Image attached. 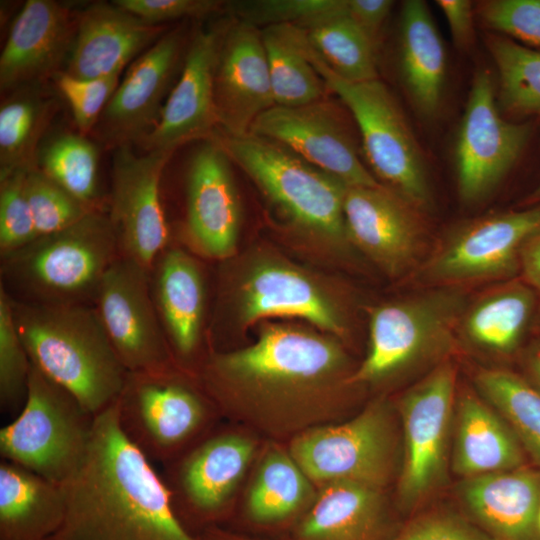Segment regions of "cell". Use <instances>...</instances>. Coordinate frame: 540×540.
<instances>
[{
    "instance_id": "obj_13",
    "label": "cell",
    "mask_w": 540,
    "mask_h": 540,
    "mask_svg": "<svg viewBox=\"0 0 540 540\" xmlns=\"http://www.w3.org/2000/svg\"><path fill=\"white\" fill-rule=\"evenodd\" d=\"M456 378L450 357L431 368L400 400L404 456L399 494L407 509L419 505L443 480Z\"/></svg>"
},
{
    "instance_id": "obj_24",
    "label": "cell",
    "mask_w": 540,
    "mask_h": 540,
    "mask_svg": "<svg viewBox=\"0 0 540 540\" xmlns=\"http://www.w3.org/2000/svg\"><path fill=\"white\" fill-rule=\"evenodd\" d=\"M163 34L162 25L146 23L114 2L94 3L77 18L64 72L82 79L121 74Z\"/></svg>"
},
{
    "instance_id": "obj_39",
    "label": "cell",
    "mask_w": 540,
    "mask_h": 540,
    "mask_svg": "<svg viewBox=\"0 0 540 540\" xmlns=\"http://www.w3.org/2000/svg\"><path fill=\"white\" fill-rule=\"evenodd\" d=\"M49 105L31 93L18 94L0 108V172L36 167L35 149L47 123Z\"/></svg>"
},
{
    "instance_id": "obj_38",
    "label": "cell",
    "mask_w": 540,
    "mask_h": 540,
    "mask_svg": "<svg viewBox=\"0 0 540 540\" xmlns=\"http://www.w3.org/2000/svg\"><path fill=\"white\" fill-rule=\"evenodd\" d=\"M37 168L75 198L95 208L98 152L82 134H63L50 141Z\"/></svg>"
},
{
    "instance_id": "obj_26",
    "label": "cell",
    "mask_w": 540,
    "mask_h": 540,
    "mask_svg": "<svg viewBox=\"0 0 540 540\" xmlns=\"http://www.w3.org/2000/svg\"><path fill=\"white\" fill-rule=\"evenodd\" d=\"M459 495L470 519L492 540H540V469L522 467L463 479Z\"/></svg>"
},
{
    "instance_id": "obj_40",
    "label": "cell",
    "mask_w": 540,
    "mask_h": 540,
    "mask_svg": "<svg viewBox=\"0 0 540 540\" xmlns=\"http://www.w3.org/2000/svg\"><path fill=\"white\" fill-rule=\"evenodd\" d=\"M26 194L38 236L67 228L96 210L75 198L37 166L27 171Z\"/></svg>"
},
{
    "instance_id": "obj_9",
    "label": "cell",
    "mask_w": 540,
    "mask_h": 540,
    "mask_svg": "<svg viewBox=\"0 0 540 540\" xmlns=\"http://www.w3.org/2000/svg\"><path fill=\"white\" fill-rule=\"evenodd\" d=\"M94 415L32 363L19 415L0 430V454L58 484L79 466Z\"/></svg>"
},
{
    "instance_id": "obj_19",
    "label": "cell",
    "mask_w": 540,
    "mask_h": 540,
    "mask_svg": "<svg viewBox=\"0 0 540 540\" xmlns=\"http://www.w3.org/2000/svg\"><path fill=\"white\" fill-rule=\"evenodd\" d=\"M218 126L231 135L249 133L275 106L261 30L236 20L223 27L214 68Z\"/></svg>"
},
{
    "instance_id": "obj_2",
    "label": "cell",
    "mask_w": 540,
    "mask_h": 540,
    "mask_svg": "<svg viewBox=\"0 0 540 540\" xmlns=\"http://www.w3.org/2000/svg\"><path fill=\"white\" fill-rule=\"evenodd\" d=\"M10 298L17 330L38 370L94 416L119 398L128 371L95 307Z\"/></svg>"
},
{
    "instance_id": "obj_32",
    "label": "cell",
    "mask_w": 540,
    "mask_h": 540,
    "mask_svg": "<svg viewBox=\"0 0 540 540\" xmlns=\"http://www.w3.org/2000/svg\"><path fill=\"white\" fill-rule=\"evenodd\" d=\"M66 508L63 484L18 464H0V540H48Z\"/></svg>"
},
{
    "instance_id": "obj_25",
    "label": "cell",
    "mask_w": 540,
    "mask_h": 540,
    "mask_svg": "<svg viewBox=\"0 0 540 540\" xmlns=\"http://www.w3.org/2000/svg\"><path fill=\"white\" fill-rule=\"evenodd\" d=\"M76 24L68 9L56 1H26L11 25L1 52V90L52 73L68 57Z\"/></svg>"
},
{
    "instance_id": "obj_8",
    "label": "cell",
    "mask_w": 540,
    "mask_h": 540,
    "mask_svg": "<svg viewBox=\"0 0 540 540\" xmlns=\"http://www.w3.org/2000/svg\"><path fill=\"white\" fill-rule=\"evenodd\" d=\"M302 44L327 89L342 100L355 119L366 159L384 186L422 211L430 209L432 193L422 152L387 87L378 79L351 82L341 78L304 33Z\"/></svg>"
},
{
    "instance_id": "obj_43",
    "label": "cell",
    "mask_w": 540,
    "mask_h": 540,
    "mask_svg": "<svg viewBox=\"0 0 540 540\" xmlns=\"http://www.w3.org/2000/svg\"><path fill=\"white\" fill-rule=\"evenodd\" d=\"M342 0H246L229 2L227 6L237 20L257 28L294 25L302 26L327 13Z\"/></svg>"
},
{
    "instance_id": "obj_52",
    "label": "cell",
    "mask_w": 540,
    "mask_h": 540,
    "mask_svg": "<svg viewBox=\"0 0 540 540\" xmlns=\"http://www.w3.org/2000/svg\"><path fill=\"white\" fill-rule=\"evenodd\" d=\"M200 540H249L241 536L231 534L221 529L211 527L204 531Z\"/></svg>"
},
{
    "instance_id": "obj_31",
    "label": "cell",
    "mask_w": 540,
    "mask_h": 540,
    "mask_svg": "<svg viewBox=\"0 0 540 540\" xmlns=\"http://www.w3.org/2000/svg\"><path fill=\"white\" fill-rule=\"evenodd\" d=\"M399 73L416 111L424 118L438 115L447 73L444 43L424 1L402 4L399 27Z\"/></svg>"
},
{
    "instance_id": "obj_10",
    "label": "cell",
    "mask_w": 540,
    "mask_h": 540,
    "mask_svg": "<svg viewBox=\"0 0 540 540\" xmlns=\"http://www.w3.org/2000/svg\"><path fill=\"white\" fill-rule=\"evenodd\" d=\"M118 403L119 424L129 441L150 461L165 464L185 451L212 415L208 401L176 367L128 372Z\"/></svg>"
},
{
    "instance_id": "obj_47",
    "label": "cell",
    "mask_w": 540,
    "mask_h": 540,
    "mask_svg": "<svg viewBox=\"0 0 540 540\" xmlns=\"http://www.w3.org/2000/svg\"><path fill=\"white\" fill-rule=\"evenodd\" d=\"M116 5L146 23L162 22L185 17H201L217 11L222 2L213 0H115Z\"/></svg>"
},
{
    "instance_id": "obj_4",
    "label": "cell",
    "mask_w": 540,
    "mask_h": 540,
    "mask_svg": "<svg viewBox=\"0 0 540 540\" xmlns=\"http://www.w3.org/2000/svg\"><path fill=\"white\" fill-rule=\"evenodd\" d=\"M468 292L413 289L406 296L371 307L368 352L345 383L379 382L450 358Z\"/></svg>"
},
{
    "instance_id": "obj_42",
    "label": "cell",
    "mask_w": 540,
    "mask_h": 540,
    "mask_svg": "<svg viewBox=\"0 0 540 540\" xmlns=\"http://www.w3.org/2000/svg\"><path fill=\"white\" fill-rule=\"evenodd\" d=\"M27 171L28 169H16L0 172L1 257L24 247L38 237L26 194Z\"/></svg>"
},
{
    "instance_id": "obj_49",
    "label": "cell",
    "mask_w": 540,
    "mask_h": 540,
    "mask_svg": "<svg viewBox=\"0 0 540 540\" xmlns=\"http://www.w3.org/2000/svg\"><path fill=\"white\" fill-rule=\"evenodd\" d=\"M436 4L445 16L454 43L462 48L468 46L473 38L471 2L468 0H438Z\"/></svg>"
},
{
    "instance_id": "obj_48",
    "label": "cell",
    "mask_w": 540,
    "mask_h": 540,
    "mask_svg": "<svg viewBox=\"0 0 540 540\" xmlns=\"http://www.w3.org/2000/svg\"><path fill=\"white\" fill-rule=\"evenodd\" d=\"M390 0H346L349 17L376 44L378 33L393 6Z\"/></svg>"
},
{
    "instance_id": "obj_45",
    "label": "cell",
    "mask_w": 540,
    "mask_h": 540,
    "mask_svg": "<svg viewBox=\"0 0 540 540\" xmlns=\"http://www.w3.org/2000/svg\"><path fill=\"white\" fill-rule=\"evenodd\" d=\"M478 14L491 29L525 46L540 48V0H489Z\"/></svg>"
},
{
    "instance_id": "obj_35",
    "label": "cell",
    "mask_w": 540,
    "mask_h": 540,
    "mask_svg": "<svg viewBox=\"0 0 540 540\" xmlns=\"http://www.w3.org/2000/svg\"><path fill=\"white\" fill-rule=\"evenodd\" d=\"M481 397L508 423L526 455L540 469V390L523 374L501 367L477 370Z\"/></svg>"
},
{
    "instance_id": "obj_1",
    "label": "cell",
    "mask_w": 540,
    "mask_h": 540,
    "mask_svg": "<svg viewBox=\"0 0 540 540\" xmlns=\"http://www.w3.org/2000/svg\"><path fill=\"white\" fill-rule=\"evenodd\" d=\"M118 399L94 416L85 454L63 484L66 508L48 540H200L177 516L151 461L119 424Z\"/></svg>"
},
{
    "instance_id": "obj_53",
    "label": "cell",
    "mask_w": 540,
    "mask_h": 540,
    "mask_svg": "<svg viewBox=\"0 0 540 540\" xmlns=\"http://www.w3.org/2000/svg\"><path fill=\"white\" fill-rule=\"evenodd\" d=\"M527 204H539L540 203V183L535 190L527 197Z\"/></svg>"
},
{
    "instance_id": "obj_18",
    "label": "cell",
    "mask_w": 540,
    "mask_h": 540,
    "mask_svg": "<svg viewBox=\"0 0 540 540\" xmlns=\"http://www.w3.org/2000/svg\"><path fill=\"white\" fill-rule=\"evenodd\" d=\"M249 132L285 146L349 186L382 184L363 165L346 123L325 99L296 107L275 105Z\"/></svg>"
},
{
    "instance_id": "obj_6",
    "label": "cell",
    "mask_w": 540,
    "mask_h": 540,
    "mask_svg": "<svg viewBox=\"0 0 540 540\" xmlns=\"http://www.w3.org/2000/svg\"><path fill=\"white\" fill-rule=\"evenodd\" d=\"M120 254L109 217L94 210L2 257V272L28 301L84 303Z\"/></svg>"
},
{
    "instance_id": "obj_34",
    "label": "cell",
    "mask_w": 540,
    "mask_h": 540,
    "mask_svg": "<svg viewBox=\"0 0 540 540\" xmlns=\"http://www.w3.org/2000/svg\"><path fill=\"white\" fill-rule=\"evenodd\" d=\"M260 30L275 105L296 107L324 99L328 89L304 51L301 28L276 25Z\"/></svg>"
},
{
    "instance_id": "obj_55",
    "label": "cell",
    "mask_w": 540,
    "mask_h": 540,
    "mask_svg": "<svg viewBox=\"0 0 540 540\" xmlns=\"http://www.w3.org/2000/svg\"><path fill=\"white\" fill-rule=\"evenodd\" d=\"M537 529H538V533L540 537V502H539L538 513H537Z\"/></svg>"
},
{
    "instance_id": "obj_16",
    "label": "cell",
    "mask_w": 540,
    "mask_h": 540,
    "mask_svg": "<svg viewBox=\"0 0 540 540\" xmlns=\"http://www.w3.org/2000/svg\"><path fill=\"white\" fill-rule=\"evenodd\" d=\"M423 212L383 184L348 185L343 201L349 243L393 278L407 279L431 248Z\"/></svg>"
},
{
    "instance_id": "obj_7",
    "label": "cell",
    "mask_w": 540,
    "mask_h": 540,
    "mask_svg": "<svg viewBox=\"0 0 540 540\" xmlns=\"http://www.w3.org/2000/svg\"><path fill=\"white\" fill-rule=\"evenodd\" d=\"M540 229V205L471 219L434 241L407 278L413 289L470 291L520 276L521 252Z\"/></svg>"
},
{
    "instance_id": "obj_37",
    "label": "cell",
    "mask_w": 540,
    "mask_h": 540,
    "mask_svg": "<svg viewBox=\"0 0 540 540\" xmlns=\"http://www.w3.org/2000/svg\"><path fill=\"white\" fill-rule=\"evenodd\" d=\"M487 47L498 72V106L517 115H540V50L503 35H490Z\"/></svg>"
},
{
    "instance_id": "obj_36",
    "label": "cell",
    "mask_w": 540,
    "mask_h": 540,
    "mask_svg": "<svg viewBox=\"0 0 540 540\" xmlns=\"http://www.w3.org/2000/svg\"><path fill=\"white\" fill-rule=\"evenodd\" d=\"M308 479L291 455L279 450L268 453L248 496L249 516L260 524L277 523L290 517L310 497Z\"/></svg>"
},
{
    "instance_id": "obj_30",
    "label": "cell",
    "mask_w": 540,
    "mask_h": 540,
    "mask_svg": "<svg viewBox=\"0 0 540 540\" xmlns=\"http://www.w3.org/2000/svg\"><path fill=\"white\" fill-rule=\"evenodd\" d=\"M390 519L381 489L335 481L323 490L298 524L296 540H386Z\"/></svg>"
},
{
    "instance_id": "obj_15",
    "label": "cell",
    "mask_w": 540,
    "mask_h": 540,
    "mask_svg": "<svg viewBox=\"0 0 540 540\" xmlns=\"http://www.w3.org/2000/svg\"><path fill=\"white\" fill-rule=\"evenodd\" d=\"M234 300L237 317L245 326L286 317L303 319L332 336L342 337L348 330L346 311L332 289L275 254L259 255L242 270Z\"/></svg>"
},
{
    "instance_id": "obj_21",
    "label": "cell",
    "mask_w": 540,
    "mask_h": 540,
    "mask_svg": "<svg viewBox=\"0 0 540 540\" xmlns=\"http://www.w3.org/2000/svg\"><path fill=\"white\" fill-rule=\"evenodd\" d=\"M251 440L220 433L172 460L163 478L173 506L180 502L196 519H216L228 505L254 452Z\"/></svg>"
},
{
    "instance_id": "obj_14",
    "label": "cell",
    "mask_w": 540,
    "mask_h": 540,
    "mask_svg": "<svg viewBox=\"0 0 540 540\" xmlns=\"http://www.w3.org/2000/svg\"><path fill=\"white\" fill-rule=\"evenodd\" d=\"M149 277L150 272L120 254L104 274L93 299L106 334L128 372L176 367Z\"/></svg>"
},
{
    "instance_id": "obj_46",
    "label": "cell",
    "mask_w": 540,
    "mask_h": 540,
    "mask_svg": "<svg viewBox=\"0 0 540 540\" xmlns=\"http://www.w3.org/2000/svg\"><path fill=\"white\" fill-rule=\"evenodd\" d=\"M389 540H492L471 519L451 511H428L408 522Z\"/></svg>"
},
{
    "instance_id": "obj_28",
    "label": "cell",
    "mask_w": 540,
    "mask_h": 540,
    "mask_svg": "<svg viewBox=\"0 0 540 540\" xmlns=\"http://www.w3.org/2000/svg\"><path fill=\"white\" fill-rule=\"evenodd\" d=\"M152 271V296L172 354L189 358L199 345L204 320L201 270L189 253L170 248L160 254Z\"/></svg>"
},
{
    "instance_id": "obj_12",
    "label": "cell",
    "mask_w": 540,
    "mask_h": 540,
    "mask_svg": "<svg viewBox=\"0 0 540 540\" xmlns=\"http://www.w3.org/2000/svg\"><path fill=\"white\" fill-rule=\"evenodd\" d=\"M530 134L529 124L502 117L492 75L477 71L454 147L460 200L466 205L486 200L517 162Z\"/></svg>"
},
{
    "instance_id": "obj_29",
    "label": "cell",
    "mask_w": 540,
    "mask_h": 540,
    "mask_svg": "<svg viewBox=\"0 0 540 540\" xmlns=\"http://www.w3.org/2000/svg\"><path fill=\"white\" fill-rule=\"evenodd\" d=\"M453 471L463 479L516 469L527 455L504 418L476 393L465 390L456 402Z\"/></svg>"
},
{
    "instance_id": "obj_51",
    "label": "cell",
    "mask_w": 540,
    "mask_h": 540,
    "mask_svg": "<svg viewBox=\"0 0 540 540\" xmlns=\"http://www.w3.org/2000/svg\"><path fill=\"white\" fill-rule=\"evenodd\" d=\"M521 363L523 375L540 390V337L521 349Z\"/></svg>"
},
{
    "instance_id": "obj_5",
    "label": "cell",
    "mask_w": 540,
    "mask_h": 540,
    "mask_svg": "<svg viewBox=\"0 0 540 540\" xmlns=\"http://www.w3.org/2000/svg\"><path fill=\"white\" fill-rule=\"evenodd\" d=\"M230 160L302 232L336 247L350 244L344 222L347 184L285 146L252 133L213 134Z\"/></svg>"
},
{
    "instance_id": "obj_11",
    "label": "cell",
    "mask_w": 540,
    "mask_h": 540,
    "mask_svg": "<svg viewBox=\"0 0 540 540\" xmlns=\"http://www.w3.org/2000/svg\"><path fill=\"white\" fill-rule=\"evenodd\" d=\"M290 455L315 482L353 481L381 489L394 458L388 408L375 402L346 423L306 431L293 440Z\"/></svg>"
},
{
    "instance_id": "obj_54",
    "label": "cell",
    "mask_w": 540,
    "mask_h": 540,
    "mask_svg": "<svg viewBox=\"0 0 540 540\" xmlns=\"http://www.w3.org/2000/svg\"><path fill=\"white\" fill-rule=\"evenodd\" d=\"M533 327H535L540 332V306L538 308Z\"/></svg>"
},
{
    "instance_id": "obj_3",
    "label": "cell",
    "mask_w": 540,
    "mask_h": 540,
    "mask_svg": "<svg viewBox=\"0 0 540 540\" xmlns=\"http://www.w3.org/2000/svg\"><path fill=\"white\" fill-rule=\"evenodd\" d=\"M346 361L330 334L269 323L252 345L212 355L204 377L223 403L244 389L279 395L318 388L339 376Z\"/></svg>"
},
{
    "instance_id": "obj_41",
    "label": "cell",
    "mask_w": 540,
    "mask_h": 540,
    "mask_svg": "<svg viewBox=\"0 0 540 540\" xmlns=\"http://www.w3.org/2000/svg\"><path fill=\"white\" fill-rule=\"evenodd\" d=\"M31 361L17 330L11 298L0 288V402L5 411L25 402Z\"/></svg>"
},
{
    "instance_id": "obj_22",
    "label": "cell",
    "mask_w": 540,
    "mask_h": 540,
    "mask_svg": "<svg viewBox=\"0 0 540 540\" xmlns=\"http://www.w3.org/2000/svg\"><path fill=\"white\" fill-rule=\"evenodd\" d=\"M223 27L199 29L184 58L154 128L141 140L146 151L174 152L180 145L213 135L218 126L214 68Z\"/></svg>"
},
{
    "instance_id": "obj_33",
    "label": "cell",
    "mask_w": 540,
    "mask_h": 540,
    "mask_svg": "<svg viewBox=\"0 0 540 540\" xmlns=\"http://www.w3.org/2000/svg\"><path fill=\"white\" fill-rule=\"evenodd\" d=\"M299 28L326 65L341 78L351 82L378 79L376 44L349 17L346 0Z\"/></svg>"
},
{
    "instance_id": "obj_23",
    "label": "cell",
    "mask_w": 540,
    "mask_h": 540,
    "mask_svg": "<svg viewBox=\"0 0 540 540\" xmlns=\"http://www.w3.org/2000/svg\"><path fill=\"white\" fill-rule=\"evenodd\" d=\"M182 46L181 30H171L130 64L100 118L109 138L120 144L126 140L141 141L154 128Z\"/></svg>"
},
{
    "instance_id": "obj_20",
    "label": "cell",
    "mask_w": 540,
    "mask_h": 540,
    "mask_svg": "<svg viewBox=\"0 0 540 540\" xmlns=\"http://www.w3.org/2000/svg\"><path fill=\"white\" fill-rule=\"evenodd\" d=\"M229 161L218 144L208 141L188 170L185 235L195 252L211 259L230 258L239 238L241 203Z\"/></svg>"
},
{
    "instance_id": "obj_44",
    "label": "cell",
    "mask_w": 540,
    "mask_h": 540,
    "mask_svg": "<svg viewBox=\"0 0 540 540\" xmlns=\"http://www.w3.org/2000/svg\"><path fill=\"white\" fill-rule=\"evenodd\" d=\"M56 85L67 100L74 122L81 134L91 130L116 91L120 74L93 79L71 76L64 71L55 74Z\"/></svg>"
},
{
    "instance_id": "obj_27",
    "label": "cell",
    "mask_w": 540,
    "mask_h": 540,
    "mask_svg": "<svg viewBox=\"0 0 540 540\" xmlns=\"http://www.w3.org/2000/svg\"><path fill=\"white\" fill-rule=\"evenodd\" d=\"M539 294L521 276L483 287L464 306L457 343L496 356L515 354L533 327Z\"/></svg>"
},
{
    "instance_id": "obj_50",
    "label": "cell",
    "mask_w": 540,
    "mask_h": 540,
    "mask_svg": "<svg viewBox=\"0 0 540 540\" xmlns=\"http://www.w3.org/2000/svg\"><path fill=\"white\" fill-rule=\"evenodd\" d=\"M520 276L540 293V229L523 246Z\"/></svg>"
},
{
    "instance_id": "obj_17",
    "label": "cell",
    "mask_w": 540,
    "mask_h": 540,
    "mask_svg": "<svg viewBox=\"0 0 540 540\" xmlns=\"http://www.w3.org/2000/svg\"><path fill=\"white\" fill-rule=\"evenodd\" d=\"M172 152L137 155L120 144L113 158L109 219L121 255L146 271L165 250L169 229L160 196V181Z\"/></svg>"
}]
</instances>
